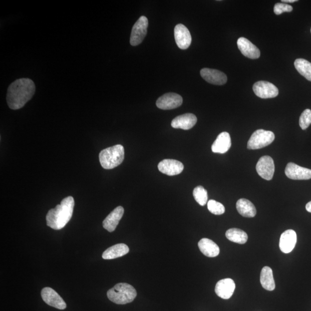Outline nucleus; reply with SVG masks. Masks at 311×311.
<instances>
[{
    "mask_svg": "<svg viewBox=\"0 0 311 311\" xmlns=\"http://www.w3.org/2000/svg\"><path fill=\"white\" fill-rule=\"evenodd\" d=\"M35 92V85L32 80L22 78L15 80L7 88V104L10 109H20L32 99Z\"/></svg>",
    "mask_w": 311,
    "mask_h": 311,
    "instance_id": "1",
    "label": "nucleus"
},
{
    "mask_svg": "<svg viewBox=\"0 0 311 311\" xmlns=\"http://www.w3.org/2000/svg\"><path fill=\"white\" fill-rule=\"evenodd\" d=\"M74 207V198L71 196L65 198L61 204L48 212L47 226L55 230L62 229L72 218Z\"/></svg>",
    "mask_w": 311,
    "mask_h": 311,
    "instance_id": "2",
    "label": "nucleus"
},
{
    "mask_svg": "<svg viewBox=\"0 0 311 311\" xmlns=\"http://www.w3.org/2000/svg\"><path fill=\"white\" fill-rule=\"evenodd\" d=\"M107 298L117 305H126L134 301L137 291L131 285L119 283L107 292Z\"/></svg>",
    "mask_w": 311,
    "mask_h": 311,
    "instance_id": "3",
    "label": "nucleus"
},
{
    "mask_svg": "<svg viewBox=\"0 0 311 311\" xmlns=\"http://www.w3.org/2000/svg\"><path fill=\"white\" fill-rule=\"evenodd\" d=\"M124 158L125 150L121 145H116L104 149L99 153L101 166L106 170L113 169L118 167L123 162Z\"/></svg>",
    "mask_w": 311,
    "mask_h": 311,
    "instance_id": "4",
    "label": "nucleus"
},
{
    "mask_svg": "<svg viewBox=\"0 0 311 311\" xmlns=\"http://www.w3.org/2000/svg\"><path fill=\"white\" fill-rule=\"evenodd\" d=\"M275 139V135L271 131L257 130L251 136L247 143L250 150L260 149L271 144Z\"/></svg>",
    "mask_w": 311,
    "mask_h": 311,
    "instance_id": "5",
    "label": "nucleus"
},
{
    "mask_svg": "<svg viewBox=\"0 0 311 311\" xmlns=\"http://www.w3.org/2000/svg\"><path fill=\"white\" fill-rule=\"evenodd\" d=\"M148 26V18L144 16H141L133 25L131 33L130 43L132 46H137L143 41L147 33Z\"/></svg>",
    "mask_w": 311,
    "mask_h": 311,
    "instance_id": "6",
    "label": "nucleus"
},
{
    "mask_svg": "<svg viewBox=\"0 0 311 311\" xmlns=\"http://www.w3.org/2000/svg\"><path fill=\"white\" fill-rule=\"evenodd\" d=\"M253 91L258 97L262 99L274 98L279 95V89L271 82L260 81L253 85Z\"/></svg>",
    "mask_w": 311,
    "mask_h": 311,
    "instance_id": "7",
    "label": "nucleus"
},
{
    "mask_svg": "<svg viewBox=\"0 0 311 311\" xmlns=\"http://www.w3.org/2000/svg\"><path fill=\"white\" fill-rule=\"evenodd\" d=\"M256 170L261 178L271 181L275 171L274 161L271 156L262 157L257 163Z\"/></svg>",
    "mask_w": 311,
    "mask_h": 311,
    "instance_id": "8",
    "label": "nucleus"
},
{
    "mask_svg": "<svg viewBox=\"0 0 311 311\" xmlns=\"http://www.w3.org/2000/svg\"><path fill=\"white\" fill-rule=\"evenodd\" d=\"M41 297L43 301L48 306L61 310L66 308V303L63 299L60 297L57 292L51 288H44L41 291Z\"/></svg>",
    "mask_w": 311,
    "mask_h": 311,
    "instance_id": "9",
    "label": "nucleus"
},
{
    "mask_svg": "<svg viewBox=\"0 0 311 311\" xmlns=\"http://www.w3.org/2000/svg\"><path fill=\"white\" fill-rule=\"evenodd\" d=\"M183 99L181 95L175 93H167L159 97L156 101V106L162 110H172L181 106Z\"/></svg>",
    "mask_w": 311,
    "mask_h": 311,
    "instance_id": "10",
    "label": "nucleus"
},
{
    "mask_svg": "<svg viewBox=\"0 0 311 311\" xmlns=\"http://www.w3.org/2000/svg\"><path fill=\"white\" fill-rule=\"evenodd\" d=\"M175 42L179 48L186 50L188 48L192 43V36L189 30L185 25L179 24L175 26L174 29Z\"/></svg>",
    "mask_w": 311,
    "mask_h": 311,
    "instance_id": "11",
    "label": "nucleus"
},
{
    "mask_svg": "<svg viewBox=\"0 0 311 311\" xmlns=\"http://www.w3.org/2000/svg\"><path fill=\"white\" fill-rule=\"evenodd\" d=\"M288 178L293 180H309L311 179V170L302 167L294 163H289L285 170Z\"/></svg>",
    "mask_w": 311,
    "mask_h": 311,
    "instance_id": "12",
    "label": "nucleus"
},
{
    "mask_svg": "<svg viewBox=\"0 0 311 311\" xmlns=\"http://www.w3.org/2000/svg\"><path fill=\"white\" fill-rule=\"evenodd\" d=\"M158 169L164 174L174 176L181 174L184 166L177 160L164 159L158 164Z\"/></svg>",
    "mask_w": 311,
    "mask_h": 311,
    "instance_id": "13",
    "label": "nucleus"
},
{
    "mask_svg": "<svg viewBox=\"0 0 311 311\" xmlns=\"http://www.w3.org/2000/svg\"><path fill=\"white\" fill-rule=\"evenodd\" d=\"M200 74L201 77L210 84L222 85L227 81L226 74L218 70L204 68L201 70Z\"/></svg>",
    "mask_w": 311,
    "mask_h": 311,
    "instance_id": "14",
    "label": "nucleus"
},
{
    "mask_svg": "<svg viewBox=\"0 0 311 311\" xmlns=\"http://www.w3.org/2000/svg\"><path fill=\"white\" fill-rule=\"evenodd\" d=\"M237 43L239 50L245 57L253 59L260 58L261 52L259 48L251 42L249 39L243 37H240Z\"/></svg>",
    "mask_w": 311,
    "mask_h": 311,
    "instance_id": "15",
    "label": "nucleus"
},
{
    "mask_svg": "<svg viewBox=\"0 0 311 311\" xmlns=\"http://www.w3.org/2000/svg\"><path fill=\"white\" fill-rule=\"evenodd\" d=\"M297 242V235L294 230H288L281 236L280 248L284 253L288 254L292 252Z\"/></svg>",
    "mask_w": 311,
    "mask_h": 311,
    "instance_id": "16",
    "label": "nucleus"
},
{
    "mask_svg": "<svg viewBox=\"0 0 311 311\" xmlns=\"http://www.w3.org/2000/svg\"><path fill=\"white\" fill-rule=\"evenodd\" d=\"M236 288L233 280L225 279L220 280L215 287V292L219 297L223 299H229L234 294Z\"/></svg>",
    "mask_w": 311,
    "mask_h": 311,
    "instance_id": "17",
    "label": "nucleus"
},
{
    "mask_svg": "<svg viewBox=\"0 0 311 311\" xmlns=\"http://www.w3.org/2000/svg\"><path fill=\"white\" fill-rule=\"evenodd\" d=\"M197 122L196 116L191 113H187L178 116L172 120L171 126L175 129L189 130L192 129Z\"/></svg>",
    "mask_w": 311,
    "mask_h": 311,
    "instance_id": "18",
    "label": "nucleus"
},
{
    "mask_svg": "<svg viewBox=\"0 0 311 311\" xmlns=\"http://www.w3.org/2000/svg\"><path fill=\"white\" fill-rule=\"evenodd\" d=\"M123 214H124V209L123 207L116 208L104 220L103 227L104 229L110 232L114 231L120 220L122 218Z\"/></svg>",
    "mask_w": 311,
    "mask_h": 311,
    "instance_id": "19",
    "label": "nucleus"
},
{
    "mask_svg": "<svg viewBox=\"0 0 311 311\" xmlns=\"http://www.w3.org/2000/svg\"><path fill=\"white\" fill-rule=\"evenodd\" d=\"M231 139L229 133L226 132L220 133L212 146V151L216 153L224 154L230 149Z\"/></svg>",
    "mask_w": 311,
    "mask_h": 311,
    "instance_id": "20",
    "label": "nucleus"
},
{
    "mask_svg": "<svg viewBox=\"0 0 311 311\" xmlns=\"http://www.w3.org/2000/svg\"><path fill=\"white\" fill-rule=\"evenodd\" d=\"M198 245L201 253L208 257H216L220 254L219 247L211 239H202Z\"/></svg>",
    "mask_w": 311,
    "mask_h": 311,
    "instance_id": "21",
    "label": "nucleus"
},
{
    "mask_svg": "<svg viewBox=\"0 0 311 311\" xmlns=\"http://www.w3.org/2000/svg\"><path fill=\"white\" fill-rule=\"evenodd\" d=\"M129 252V247L123 243L112 246L103 253L104 260H113L125 256Z\"/></svg>",
    "mask_w": 311,
    "mask_h": 311,
    "instance_id": "22",
    "label": "nucleus"
},
{
    "mask_svg": "<svg viewBox=\"0 0 311 311\" xmlns=\"http://www.w3.org/2000/svg\"><path fill=\"white\" fill-rule=\"evenodd\" d=\"M237 209L239 214L245 217L252 218L257 214V210L254 204L245 198H242L238 201Z\"/></svg>",
    "mask_w": 311,
    "mask_h": 311,
    "instance_id": "23",
    "label": "nucleus"
},
{
    "mask_svg": "<svg viewBox=\"0 0 311 311\" xmlns=\"http://www.w3.org/2000/svg\"><path fill=\"white\" fill-rule=\"evenodd\" d=\"M260 282L262 287L269 291H274L276 284L273 277L272 269L268 267L262 269L261 273Z\"/></svg>",
    "mask_w": 311,
    "mask_h": 311,
    "instance_id": "24",
    "label": "nucleus"
},
{
    "mask_svg": "<svg viewBox=\"0 0 311 311\" xmlns=\"http://www.w3.org/2000/svg\"><path fill=\"white\" fill-rule=\"evenodd\" d=\"M226 236L229 241L243 245L247 242L248 236L245 231L238 228H231L226 232Z\"/></svg>",
    "mask_w": 311,
    "mask_h": 311,
    "instance_id": "25",
    "label": "nucleus"
},
{
    "mask_svg": "<svg viewBox=\"0 0 311 311\" xmlns=\"http://www.w3.org/2000/svg\"><path fill=\"white\" fill-rule=\"evenodd\" d=\"M296 69L298 72L304 76L306 79L311 81V63L307 60L299 58L294 63Z\"/></svg>",
    "mask_w": 311,
    "mask_h": 311,
    "instance_id": "26",
    "label": "nucleus"
},
{
    "mask_svg": "<svg viewBox=\"0 0 311 311\" xmlns=\"http://www.w3.org/2000/svg\"><path fill=\"white\" fill-rule=\"evenodd\" d=\"M193 196L195 200L202 207L207 204L208 199V192L204 187H196L193 190Z\"/></svg>",
    "mask_w": 311,
    "mask_h": 311,
    "instance_id": "27",
    "label": "nucleus"
},
{
    "mask_svg": "<svg viewBox=\"0 0 311 311\" xmlns=\"http://www.w3.org/2000/svg\"><path fill=\"white\" fill-rule=\"evenodd\" d=\"M208 209L210 212L215 215H221L225 213L224 206L215 200H211L208 202Z\"/></svg>",
    "mask_w": 311,
    "mask_h": 311,
    "instance_id": "28",
    "label": "nucleus"
},
{
    "mask_svg": "<svg viewBox=\"0 0 311 311\" xmlns=\"http://www.w3.org/2000/svg\"><path fill=\"white\" fill-rule=\"evenodd\" d=\"M311 124V110L306 109L303 112L299 119V125L303 130H306Z\"/></svg>",
    "mask_w": 311,
    "mask_h": 311,
    "instance_id": "29",
    "label": "nucleus"
},
{
    "mask_svg": "<svg viewBox=\"0 0 311 311\" xmlns=\"http://www.w3.org/2000/svg\"><path fill=\"white\" fill-rule=\"evenodd\" d=\"M293 10V7L284 3H277L274 7V12L279 15L284 12H291Z\"/></svg>",
    "mask_w": 311,
    "mask_h": 311,
    "instance_id": "30",
    "label": "nucleus"
},
{
    "mask_svg": "<svg viewBox=\"0 0 311 311\" xmlns=\"http://www.w3.org/2000/svg\"><path fill=\"white\" fill-rule=\"evenodd\" d=\"M306 208L307 212L311 213V201L306 205Z\"/></svg>",
    "mask_w": 311,
    "mask_h": 311,
    "instance_id": "31",
    "label": "nucleus"
},
{
    "mask_svg": "<svg viewBox=\"0 0 311 311\" xmlns=\"http://www.w3.org/2000/svg\"><path fill=\"white\" fill-rule=\"evenodd\" d=\"M283 2L293 3L298 1L297 0H282Z\"/></svg>",
    "mask_w": 311,
    "mask_h": 311,
    "instance_id": "32",
    "label": "nucleus"
},
{
    "mask_svg": "<svg viewBox=\"0 0 311 311\" xmlns=\"http://www.w3.org/2000/svg\"></svg>",
    "mask_w": 311,
    "mask_h": 311,
    "instance_id": "33",
    "label": "nucleus"
}]
</instances>
